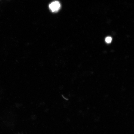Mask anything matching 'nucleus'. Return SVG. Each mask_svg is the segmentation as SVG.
Here are the masks:
<instances>
[{
  "mask_svg": "<svg viewBox=\"0 0 134 134\" xmlns=\"http://www.w3.org/2000/svg\"><path fill=\"white\" fill-rule=\"evenodd\" d=\"M112 38L110 37H108L105 39V42L108 43H109L111 42L112 41Z\"/></svg>",
  "mask_w": 134,
  "mask_h": 134,
  "instance_id": "nucleus-2",
  "label": "nucleus"
},
{
  "mask_svg": "<svg viewBox=\"0 0 134 134\" xmlns=\"http://www.w3.org/2000/svg\"><path fill=\"white\" fill-rule=\"evenodd\" d=\"M61 4L59 2L56 1L51 3L49 4V8L52 12H57L61 8Z\"/></svg>",
  "mask_w": 134,
  "mask_h": 134,
  "instance_id": "nucleus-1",
  "label": "nucleus"
}]
</instances>
